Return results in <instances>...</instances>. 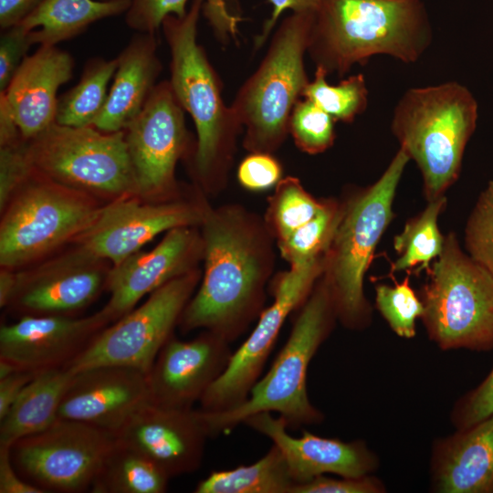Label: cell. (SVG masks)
<instances>
[{
    "label": "cell",
    "mask_w": 493,
    "mask_h": 493,
    "mask_svg": "<svg viewBox=\"0 0 493 493\" xmlns=\"http://www.w3.org/2000/svg\"><path fill=\"white\" fill-rule=\"evenodd\" d=\"M168 477L137 449L116 437L92 483V493H163Z\"/></svg>",
    "instance_id": "83f0119b"
},
{
    "label": "cell",
    "mask_w": 493,
    "mask_h": 493,
    "mask_svg": "<svg viewBox=\"0 0 493 493\" xmlns=\"http://www.w3.org/2000/svg\"><path fill=\"white\" fill-rule=\"evenodd\" d=\"M336 121L308 99L299 100L288 122L296 146L309 154H318L330 148L335 140Z\"/></svg>",
    "instance_id": "8d00e7d4"
},
{
    "label": "cell",
    "mask_w": 493,
    "mask_h": 493,
    "mask_svg": "<svg viewBox=\"0 0 493 493\" xmlns=\"http://www.w3.org/2000/svg\"><path fill=\"white\" fill-rule=\"evenodd\" d=\"M205 0H192L184 17L167 16L162 29L168 44L170 84L196 129L194 167L205 184L225 179L243 131L231 106L221 94V82L203 47L197 43V24Z\"/></svg>",
    "instance_id": "3957f363"
},
{
    "label": "cell",
    "mask_w": 493,
    "mask_h": 493,
    "mask_svg": "<svg viewBox=\"0 0 493 493\" xmlns=\"http://www.w3.org/2000/svg\"><path fill=\"white\" fill-rule=\"evenodd\" d=\"M433 39L421 0H321L307 53L327 75H345L375 55L414 63Z\"/></svg>",
    "instance_id": "7a4b0ae2"
},
{
    "label": "cell",
    "mask_w": 493,
    "mask_h": 493,
    "mask_svg": "<svg viewBox=\"0 0 493 493\" xmlns=\"http://www.w3.org/2000/svg\"><path fill=\"white\" fill-rule=\"evenodd\" d=\"M73 374L68 368L36 374L0 420V446H10L51 425Z\"/></svg>",
    "instance_id": "4316f807"
},
{
    "label": "cell",
    "mask_w": 493,
    "mask_h": 493,
    "mask_svg": "<svg viewBox=\"0 0 493 493\" xmlns=\"http://www.w3.org/2000/svg\"><path fill=\"white\" fill-rule=\"evenodd\" d=\"M114 435L170 478L200 467L209 438L200 410L164 408L151 402L134 412Z\"/></svg>",
    "instance_id": "e0dca14e"
},
{
    "label": "cell",
    "mask_w": 493,
    "mask_h": 493,
    "mask_svg": "<svg viewBox=\"0 0 493 493\" xmlns=\"http://www.w3.org/2000/svg\"><path fill=\"white\" fill-rule=\"evenodd\" d=\"M33 171L26 152V140L0 146V208L6 207L14 194Z\"/></svg>",
    "instance_id": "f35d334b"
},
{
    "label": "cell",
    "mask_w": 493,
    "mask_h": 493,
    "mask_svg": "<svg viewBox=\"0 0 493 493\" xmlns=\"http://www.w3.org/2000/svg\"><path fill=\"white\" fill-rule=\"evenodd\" d=\"M131 195L100 207L76 238L81 252L116 266L163 232L202 225L208 209L186 202L143 203Z\"/></svg>",
    "instance_id": "9a60e30c"
},
{
    "label": "cell",
    "mask_w": 493,
    "mask_h": 493,
    "mask_svg": "<svg viewBox=\"0 0 493 493\" xmlns=\"http://www.w3.org/2000/svg\"><path fill=\"white\" fill-rule=\"evenodd\" d=\"M203 252L193 227L167 231L164 238L150 251H137L107 273L110 299L101 309L110 322L130 312L145 295L171 279L193 269L197 254Z\"/></svg>",
    "instance_id": "ffe728a7"
},
{
    "label": "cell",
    "mask_w": 493,
    "mask_h": 493,
    "mask_svg": "<svg viewBox=\"0 0 493 493\" xmlns=\"http://www.w3.org/2000/svg\"><path fill=\"white\" fill-rule=\"evenodd\" d=\"M493 414V368L475 388L462 395L450 413L456 429L468 427Z\"/></svg>",
    "instance_id": "ab89813d"
},
{
    "label": "cell",
    "mask_w": 493,
    "mask_h": 493,
    "mask_svg": "<svg viewBox=\"0 0 493 493\" xmlns=\"http://www.w3.org/2000/svg\"><path fill=\"white\" fill-rule=\"evenodd\" d=\"M273 9L271 16L263 25L261 33L254 40V48H260L272 29L276 26L278 19L286 10H292L293 13H316L320 7L321 0H268Z\"/></svg>",
    "instance_id": "ee69618b"
},
{
    "label": "cell",
    "mask_w": 493,
    "mask_h": 493,
    "mask_svg": "<svg viewBox=\"0 0 493 493\" xmlns=\"http://www.w3.org/2000/svg\"><path fill=\"white\" fill-rule=\"evenodd\" d=\"M243 424L268 437L280 449L296 485L326 474L364 477L379 467L378 456L363 440L344 442L307 430L295 437L288 433L285 421L272 416L270 412L251 415Z\"/></svg>",
    "instance_id": "44dd1931"
},
{
    "label": "cell",
    "mask_w": 493,
    "mask_h": 493,
    "mask_svg": "<svg viewBox=\"0 0 493 493\" xmlns=\"http://www.w3.org/2000/svg\"><path fill=\"white\" fill-rule=\"evenodd\" d=\"M117 66V58L89 59L79 81L58 99L56 123L70 127L93 126L106 103L108 85Z\"/></svg>",
    "instance_id": "4dcf8cb0"
},
{
    "label": "cell",
    "mask_w": 493,
    "mask_h": 493,
    "mask_svg": "<svg viewBox=\"0 0 493 493\" xmlns=\"http://www.w3.org/2000/svg\"><path fill=\"white\" fill-rule=\"evenodd\" d=\"M201 226L204 278L178 324L184 333L204 329L230 343L263 311L269 246L237 208H208Z\"/></svg>",
    "instance_id": "6da1fadb"
},
{
    "label": "cell",
    "mask_w": 493,
    "mask_h": 493,
    "mask_svg": "<svg viewBox=\"0 0 493 493\" xmlns=\"http://www.w3.org/2000/svg\"><path fill=\"white\" fill-rule=\"evenodd\" d=\"M336 320L332 295L321 276L302 304L285 345L246 400L222 413L199 409L209 437L228 434L247 417L262 412L278 413L288 428L320 425L324 414L309 398L307 373L309 362L330 336Z\"/></svg>",
    "instance_id": "277c9868"
},
{
    "label": "cell",
    "mask_w": 493,
    "mask_h": 493,
    "mask_svg": "<svg viewBox=\"0 0 493 493\" xmlns=\"http://www.w3.org/2000/svg\"><path fill=\"white\" fill-rule=\"evenodd\" d=\"M138 194L159 196L175 185L177 162L187 152L184 110L169 80L155 86L142 111L123 130Z\"/></svg>",
    "instance_id": "5bb4252c"
},
{
    "label": "cell",
    "mask_w": 493,
    "mask_h": 493,
    "mask_svg": "<svg viewBox=\"0 0 493 493\" xmlns=\"http://www.w3.org/2000/svg\"><path fill=\"white\" fill-rule=\"evenodd\" d=\"M154 33L137 32L117 57L118 66L104 108L93 127L117 132L142 111L157 85L162 63Z\"/></svg>",
    "instance_id": "d4e9b609"
},
{
    "label": "cell",
    "mask_w": 493,
    "mask_h": 493,
    "mask_svg": "<svg viewBox=\"0 0 493 493\" xmlns=\"http://www.w3.org/2000/svg\"><path fill=\"white\" fill-rule=\"evenodd\" d=\"M281 175V164L268 152H251L237 169L240 184L251 191H264L277 185Z\"/></svg>",
    "instance_id": "60d3db41"
},
{
    "label": "cell",
    "mask_w": 493,
    "mask_h": 493,
    "mask_svg": "<svg viewBox=\"0 0 493 493\" xmlns=\"http://www.w3.org/2000/svg\"><path fill=\"white\" fill-rule=\"evenodd\" d=\"M467 253L493 276V180L480 193L467 220Z\"/></svg>",
    "instance_id": "74e56055"
},
{
    "label": "cell",
    "mask_w": 493,
    "mask_h": 493,
    "mask_svg": "<svg viewBox=\"0 0 493 493\" xmlns=\"http://www.w3.org/2000/svg\"><path fill=\"white\" fill-rule=\"evenodd\" d=\"M34 376V374L28 372L15 371L11 374L0 378V420L5 416Z\"/></svg>",
    "instance_id": "bcb514c9"
},
{
    "label": "cell",
    "mask_w": 493,
    "mask_h": 493,
    "mask_svg": "<svg viewBox=\"0 0 493 493\" xmlns=\"http://www.w3.org/2000/svg\"><path fill=\"white\" fill-rule=\"evenodd\" d=\"M315 13H292L274 33L254 73L238 89L231 105L251 152L277 151L288 133L296 102L309 82L304 63Z\"/></svg>",
    "instance_id": "52a82bcc"
},
{
    "label": "cell",
    "mask_w": 493,
    "mask_h": 493,
    "mask_svg": "<svg viewBox=\"0 0 493 493\" xmlns=\"http://www.w3.org/2000/svg\"><path fill=\"white\" fill-rule=\"evenodd\" d=\"M125 13L127 26L141 33H156L170 15L184 17L188 0H130ZM203 13L222 41L236 38L241 17L230 11L226 0H205Z\"/></svg>",
    "instance_id": "1f68e13d"
},
{
    "label": "cell",
    "mask_w": 493,
    "mask_h": 493,
    "mask_svg": "<svg viewBox=\"0 0 493 493\" xmlns=\"http://www.w3.org/2000/svg\"><path fill=\"white\" fill-rule=\"evenodd\" d=\"M421 320L441 350H493V276L465 252L454 232L426 272Z\"/></svg>",
    "instance_id": "ba28073f"
},
{
    "label": "cell",
    "mask_w": 493,
    "mask_h": 493,
    "mask_svg": "<svg viewBox=\"0 0 493 493\" xmlns=\"http://www.w3.org/2000/svg\"><path fill=\"white\" fill-rule=\"evenodd\" d=\"M26 152L34 170L61 184L117 197L138 194L124 131L108 133L55 122L26 140Z\"/></svg>",
    "instance_id": "30bf717a"
},
{
    "label": "cell",
    "mask_w": 493,
    "mask_h": 493,
    "mask_svg": "<svg viewBox=\"0 0 493 493\" xmlns=\"http://www.w3.org/2000/svg\"><path fill=\"white\" fill-rule=\"evenodd\" d=\"M9 269L4 267L0 273V306L2 308L8 305L18 284L19 275Z\"/></svg>",
    "instance_id": "681fc988"
},
{
    "label": "cell",
    "mask_w": 493,
    "mask_h": 493,
    "mask_svg": "<svg viewBox=\"0 0 493 493\" xmlns=\"http://www.w3.org/2000/svg\"><path fill=\"white\" fill-rule=\"evenodd\" d=\"M97 259L81 252L63 270L19 275L18 284L6 307L22 316H68L84 309L106 286L107 274L96 267Z\"/></svg>",
    "instance_id": "cb8c5ba5"
},
{
    "label": "cell",
    "mask_w": 493,
    "mask_h": 493,
    "mask_svg": "<svg viewBox=\"0 0 493 493\" xmlns=\"http://www.w3.org/2000/svg\"><path fill=\"white\" fill-rule=\"evenodd\" d=\"M74 59L57 46H40L26 56L5 90L22 137L30 140L56 122L57 92L73 75Z\"/></svg>",
    "instance_id": "7402d4cb"
},
{
    "label": "cell",
    "mask_w": 493,
    "mask_h": 493,
    "mask_svg": "<svg viewBox=\"0 0 493 493\" xmlns=\"http://www.w3.org/2000/svg\"><path fill=\"white\" fill-rule=\"evenodd\" d=\"M200 273L192 269L163 284L148 299L103 329L68 367L73 372L117 365L150 372L192 298Z\"/></svg>",
    "instance_id": "8fae6325"
},
{
    "label": "cell",
    "mask_w": 493,
    "mask_h": 493,
    "mask_svg": "<svg viewBox=\"0 0 493 493\" xmlns=\"http://www.w3.org/2000/svg\"><path fill=\"white\" fill-rule=\"evenodd\" d=\"M430 488L435 493H493V414L434 440Z\"/></svg>",
    "instance_id": "603a6c76"
},
{
    "label": "cell",
    "mask_w": 493,
    "mask_h": 493,
    "mask_svg": "<svg viewBox=\"0 0 493 493\" xmlns=\"http://www.w3.org/2000/svg\"><path fill=\"white\" fill-rule=\"evenodd\" d=\"M296 482L276 446L257 462L211 472L198 482L195 493H291Z\"/></svg>",
    "instance_id": "f1b7e54d"
},
{
    "label": "cell",
    "mask_w": 493,
    "mask_h": 493,
    "mask_svg": "<svg viewBox=\"0 0 493 493\" xmlns=\"http://www.w3.org/2000/svg\"><path fill=\"white\" fill-rule=\"evenodd\" d=\"M0 493H44L18 474L7 446H0Z\"/></svg>",
    "instance_id": "f6af8a7d"
},
{
    "label": "cell",
    "mask_w": 493,
    "mask_h": 493,
    "mask_svg": "<svg viewBox=\"0 0 493 493\" xmlns=\"http://www.w3.org/2000/svg\"><path fill=\"white\" fill-rule=\"evenodd\" d=\"M24 139L14 119L5 95L0 92V146Z\"/></svg>",
    "instance_id": "c3c4849f"
},
{
    "label": "cell",
    "mask_w": 493,
    "mask_h": 493,
    "mask_svg": "<svg viewBox=\"0 0 493 493\" xmlns=\"http://www.w3.org/2000/svg\"><path fill=\"white\" fill-rule=\"evenodd\" d=\"M16 194L5 208L0 226V263L5 268L25 265L76 239L101 207L87 193L34 169Z\"/></svg>",
    "instance_id": "9c48e42d"
},
{
    "label": "cell",
    "mask_w": 493,
    "mask_h": 493,
    "mask_svg": "<svg viewBox=\"0 0 493 493\" xmlns=\"http://www.w3.org/2000/svg\"><path fill=\"white\" fill-rule=\"evenodd\" d=\"M39 0H0V26L2 30L20 23Z\"/></svg>",
    "instance_id": "7dc6e473"
},
{
    "label": "cell",
    "mask_w": 493,
    "mask_h": 493,
    "mask_svg": "<svg viewBox=\"0 0 493 493\" xmlns=\"http://www.w3.org/2000/svg\"><path fill=\"white\" fill-rule=\"evenodd\" d=\"M229 344L205 330L189 341L172 336L147 374L151 403L164 408H193L227 368L234 352Z\"/></svg>",
    "instance_id": "ac0fdd59"
},
{
    "label": "cell",
    "mask_w": 493,
    "mask_h": 493,
    "mask_svg": "<svg viewBox=\"0 0 493 493\" xmlns=\"http://www.w3.org/2000/svg\"><path fill=\"white\" fill-rule=\"evenodd\" d=\"M130 0H39L20 22L32 45L57 46L101 19L126 13Z\"/></svg>",
    "instance_id": "484cf974"
},
{
    "label": "cell",
    "mask_w": 493,
    "mask_h": 493,
    "mask_svg": "<svg viewBox=\"0 0 493 493\" xmlns=\"http://www.w3.org/2000/svg\"><path fill=\"white\" fill-rule=\"evenodd\" d=\"M386 487L377 477L334 478L325 475L296 485L291 493H384Z\"/></svg>",
    "instance_id": "b9f144b4"
},
{
    "label": "cell",
    "mask_w": 493,
    "mask_h": 493,
    "mask_svg": "<svg viewBox=\"0 0 493 493\" xmlns=\"http://www.w3.org/2000/svg\"><path fill=\"white\" fill-rule=\"evenodd\" d=\"M150 402L145 372L125 366H95L74 372L58 419L85 423L114 434Z\"/></svg>",
    "instance_id": "d6986e66"
},
{
    "label": "cell",
    "mask_w": 493,
    "mask_h": 493,
    "mask_svg": "<svg viewBox=\"0 0 493 493\" xmlns=\"http://www.w3.org/2000/svg\"><path fill=\"white\" fill-rule=\"evenodd\" d=\"M477 121L476 99L455 81L409 89L397 102L391 130L419 168L427 202L458 179Z\"/></svg>",
    "instance_id": "5b68a950"
},
{
    "label": "cell",
    "mask_w": 493,
    "mask_h": 493,
    "mask_svg": "<svg viewBox=\"0 0 493 493\" xmlns=\"http://www.w3.org/2000/svg\"><path fill=\"white\" fill-rule=\"evenodd\" d=\"M103 1H105V0H103Z\"/></svg>",
    "instance_id": "f907efd6"
},
{
    "label": "cell",
    "mask_w": 493,
    "mask_h": 493,
    "mask_svg": "<svg viewBox=\"0 0 493 493\" xmlns=\"http://www.w3.org/2000/svg\"><path fill=\"white\" fill-rule=\"evenodd\" d=\"M327 73L316 68L314 79L305 87L301 98L315 103L336 121L352 122L368 105L365 78L359 73L348 77L337 85L327 82Z\"/></svg>",
    "instance_id": "836d02e7"
},
{
    "label": "cell",
    "mask_w": 493,
    "mask_h": 493,
    "mask_svg": "<svg viewBox=\"0 0 493 493\" xmlns=\"http://www.w3.org/2000/svg\"><path fill=\"white\" fill-rule=\"evenodd\" d=\"M325 257L281 273L273 285V303L263 309L250 335L233 352L224 373L200 399L201 410L222 413L240 405L259 380L287 317L301 307L324 272Z\"/></svg>",
    "instance_id": "4fadbf2b"
},
{
    "label": "cell",
    "mask_w": 493,
    "mask_h": 493,
    "mask_svg": "<svg viewBox=\"0 0 493 493\" xmlns=\"http://www.w3.org/2000/svg\"><path fill=\"white\" fill-rule=\"evenodd\" d=\"M409 161L400 148L375 183L342 204L341 220L325 255L322 278L332 295L338 320L349 330H363L372 321L363 280L376 246L394 218L393 200Z\"/></svg>",
    "instance_id": "8992f818"
},
{
    "label": "cell",
    "mask_w": 493,
    "mask_h": 493,
    "mask_svg": "<svg viewBox=\"0 0 493 493\" xmlns=\"http://www.w3.org/2000/svg\"><path fill=\"white\" fill-rule=\"evenodd\" d=\"M320 202L308 193L295 177L281 179L276 185L267 212V225L278 241L311 220L321 210Z\"/></svg>",
    "instance_id": "e575fe53"
},
{
    "label": "cell",
    "mask_w": 493,
    "mask_h": 493,
    "mask_svg": "<svg viewBox=\"0 0 493 493\" xmlns=\"http://www.w3.org/2000/svg\"><path fill=\"white\" fill-rule=\"evenodd\" d=\"M115 435L85 423L57 419L10 446L18 474L46 492L90 491Z\"/></svg>",
    "instance_id": "7c38bea8"
},
{
    "label": "cell",
    "mask_w": 493,
    "mask_h": 493,
    "mask_svg": "<svg viewBox=\"0 0 493 493\" xmlns=\"http://www.w3.org/2000/svg\"><path fill=\"white\" fill-rule=\"evenodd\" d=\"M110 323L101 309L85 318L22 316L1 326L0 361L34 375L68 369Z\"/></svg>",
    "instance_id": "2e32d148"
},
{
    "label": "cell",
    "mask_w": 493,
    "mask_h": 493,
    "mask_svg": "<svg viewBox=\"0 0 493 493\" xmlns=\"http://www.w3.org/2000/svg\"><path fill=\"white\" fill-rule=\"evenodd\" d=\"M29 32L20 25L4 30L0 37V91L8 87L32 45Z\"/></svg>",
    "instance_id": "7bdbcfd3"
},
{
    "label": "cell",
    "mask_w": 493,
    "mask_h": 493,
    "mask_svg": "<svg viewBox=\"0 0 493 493\" xmlns=\"http://www.w3.org/2000/svg\"><path fill=\"white\" fill-rule=\"evenodd\" d=\"M393 286L377 284L375 307L391 330L399 337L412 339L416 335V320L424 313V305L411 287L410 274L398 282L392 275Z\"/></svg>",
    "instance_id": "d590c367"
},
{
    "label": "cell",
    "mask_w": 493,
    "mask_h": 493,
    "mask_svg": "<svg viewBox=\"0 0 493 493\" xmlns=\"http://www.w3.org/2000/svg\"><path fill=\"white\" fill-rule=\"evenodd\" d=\"M446 197L429 201L426 207L405 223L403 231L394 236L393 248L398 257L392 264L391 273L406 271L418 276L430 269L441 254L445 236L438 226V217L445 210Z\"/></svg>",
    "instance_id": "f546056e"
},
{
    "label": "cell",
    "mask_w": 493,
    "mask_h": 493,
    "mask_svg": "<svg viewBox=\"0 0 493 493\" xmlns=\"http://www.w3.org/2000/svg\"><path fill=\"white\" fill-rule=\"evenodd\" d=\"M342 214V204L325 201L321 210L305 225L278 241L290 267L325 257Z\"/></svg>",
    "instance_id": "d6a6232c"
}]
</instances>
